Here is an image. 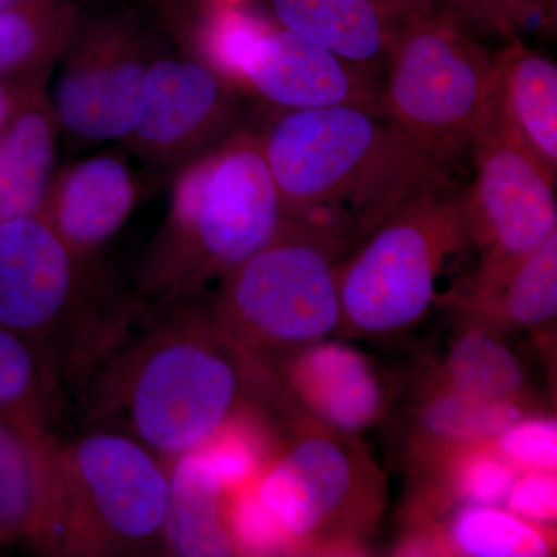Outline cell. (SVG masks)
Listing matches in <instances>:
<instances>
[{
  "label": "cell",
  "mask_w": 557,
  "mask_h": 557,
  "mask_svg": "<svg viewBox=\"0 0 557 557\" xmlns=\"http://www.w3.org/2000/svg\"><path fill=\"white\" fill-rule=\"evenodd\" d=\"M262 137L287 222L350 251L450 171L379 110H287Z\"/></svg>",
  "instance_id": "obj_1"
},
{
  "label": "cell",
  "mask_w": 557,
  "mask_h": 557,
  "mask_svg": "<svg viewBox=\"0 0 557 557\" xmlns=\"http://www.w3.org/2000/svg\"><path fill=\"white\" fill-rule=\"evenodd\" d=\"M251 359L211 314L172 310L112 362L100 406L164 463L203 448L239 413Z\"/></svg>",
  "instance_id": "obj_2"
},
{
  "label": "cell",
  "mask_w": 557,
  "mask_h": 557,
  "mask_svg": "<svg viewBox=\"0 0 557 557\" xmlns=\"http://www.w3.org/2000/svg\"><path fill=\"white\" fill-rule=\"evenodd\" d=\"M284 209L262 137L234 131L180 170L159 262L145 278L160 304H178L269 244Z\"/></svg>",
  "instance_id": "obj_3"
},
{
  "label": "cell",
  "mask_w": 557,
  "mask_h": 557,
  "mask_svg": "<svg viewBox=\"0 0 557 557\" xmlns=\"http://www.w3.org/2000/svg\"><path fill=\"white\" fill-rule=\"evenodd\" d=\"M170 468L115 428L54 442L49 508L38 552L119 556L161 547Z\"/></svg>",
  "instance_id": "obj_4"
},
{
  "label": "cell",
  "mask_w": 557,
  "mask_h": 557,
  "mask_svg": "<svg viewBox=\"0 0 557 557\" xmlns=\"http://www.w3.org/2000/svg\"><path fill=\"white\" fill-rule=\"evenodd\" d=\"M335 240L285 220L276 236L219 278L211 318L251 361L287 358L343 327Z\"/></svg>",
  "instance_id": "obj_5"
},
{
  "label": "cell",
  "mask_w": 557,
  "mask_h": 557,
  "mask_svg": "<svg viewBox=\"0 0 557 557\" xmlns=\"http://www.w3.org/2000/svg\"><path fill=\"white\" fill-rule=\"evenodd\" d=\"M493 64V54L437 5L406 14L384 61L380 113L450 171L471 149Z\"/></svg>",
  "instance_id": "obj_6"
},
{
  "label": "cell",
  "mask_w": 557,
  "mask_h": 557,
  "mask_svg": "<svg viewBox=\"0 0 557 557\" xmlns=\"http://www.w3.org/2000/svg\"><path fill=\"white\" fill-rule=\"evenodd\" d=\"M471 242L453 183L429 190L376 226L338 265L343 327L388 335L412 327L434 304L446 259Z\"/></svg>",
  "instance_id": "obj_7"
},
{
  "label": "cell",
  "mask_w": 557,
  "mask_h": 557,
  "mask_svg": "<svg viewBox=\"0 0 557 557\" xmlns=\"http://www.w3.org/2000/svg\"><path fill=\"white\" fill-rule=\"evenodd\" d=\"M57 57L50 102L60 127L87 141L126 138L157 57L141 24L127 14L78 10Z\"/></svg>",
  "instance_id": "obj_8"
},
{
  "label": "cell",
  "mask_w": 557,
  "mask_h": 557,
  "mask_svg": "<svg viewBox=\"0 0 557 557\" xmlns=\"http://www.w3.org/2000/svg\"><path fill=\"white\" fill-rule=\"evenodd\" d=\"M471 149L478 175L461 199L469 237L482 249L471 287V298H479L556 233V183L525 153L490 132L475 131Z\"/></svg>",
  "instance_id": "obj_9"
},
{
  "label": "cell",
  "mask_w": 557,
  "mask_h": 557,
  "mask_svg": "<svg viewBox=\"0 0 557 557\" xmlns=\"http://www.w3.org/2000/svg\"><path fill=\"white\" fill-rule=\"evenodd\" d=\"M236 87L199 58L163 53L153 58L126 145L149 166L182 170L236 131Z\"/></svg>",
  "instance_id": "obj_10"
},
{
  "label": "cell",
  "mask_w": 557,
  "mask_h": 557,
  "mask_svg": "<svg viewBox=\"0 0 557 557\" xmlns=\"http://www.w3.org/2000/svg\"><path fill=\"white\" fill-rule=\"evenodd\" d=\"M366 475L354 446L330 431L296 440L247 485L295 549L346 527L364 496Z\"/></svg>",
  "instance_id": "obj_11"
},
{
  "label": "cell",
  "mask_w": 557,
  "mask_h": 557,
  "mask_svg": "<svg viewBox=\"0 0 557 557\" xmlns=\"http://www.w3.org/2000/svg\"><path fill=\"white\" fill-rule=\"evenodd\" d=\"M87 267L42 218L0 223V325L53 335L78 309Z\"/></svg>",
  "instance_id": "obj_12"
},
{
  "label": "cell",
  "mask_w": 557,
  "mask_h": 557,
  "mask_svg": "<svg viewBox=\"0 0 557 557\" xmlns=\"http://www.w3.org/2000/svg\"><path fill=\"white\" fill-rule=\"evenodd\" d=\"M237 86L287 110L359 106L380 112L368 72L273 25L249 50Z\"/></svg>",
  "instance_id": "obj_13"
},
{
  "label": "cell",
  "mask_w": 557,
  "mask_h": 557,
  "mask_svg": "<svg viewBox=\"0 0 557 557\" xmlns=\"http://www.w3.org/2000/svg\"><path fill=\"white\" fill-rule=\"evenodd\" d=\"M475 131L490 132L519 149L556 183L555 62L520 42L496 54Z\"/></svg>",
  "instance_id": "obj_14"
},
{
  "label": "cell",
  "mask_w": 557,
  "mask_h": 557,
  "mask_svg": "<svg viewBox=\"0 0 557 557\" xmlns=\"http://www.w3.org/2000/svg\"><path fill=\"white\" fill-rule=\"evenodd\" d=\"M138 199L137 180L115 153L87 157L53 178L42 218L89 265L90 256L112 240Z\"/></svg>",
  "instance_id": "obj_15"
},
{
  "label": "cell",
  "mask_w": 557,
  "mask_h": 557,
  "mask_svg": "<svg viewBox=\"0 0 557 557\" xmlns=\"http://www.w3.org/2000/svg\"><path fill=\"white\" fill-rule=\"evenodd\" d=\"M295 397L322 426L355 434L386 409L387 391L375 366L355 348L319 341L285 358Z\"/></svg>",
  "instance_id": "obj_16"
},
{
  "label": "cell",
  "mask_w": 557,
  "mask_h": 557,
  "mask_svg": "<svg viewBox=\"0 0 557 557\" xmlns=\"http://www.w3.org/2000/svg\"><path fill=\"white\" fill-rule=\"evenodd\" d=\"M42 79L14 84V104L0 131V223L40 218L57 160L60 129Z\"/></svg>",
  "instance_id": "obj_17"
},
{
  "label": "cell",
  "mask_w": 557,
  "mask_h": 557,
  "mask_svg": "<svg viewBox=\"0 0 557 557\" xmlns=\"http://www.w3.org/2000/svg\"><path fill=\"white\" fill-rule=\"evenodd\" d=\"M170 468V502L161 548L175 556L236 555L230 525V490L201 449L180 456Z\"/></svg>",
  "instance_id": "obj_18"
},
{
  "label": "cell",
  "mask_w": 557,
  "mask_h": 557,
  "mask_svg": "<svg viewBox=\"0 0 557 557\" xmlns=\"http://www.w3.org/2000/svg\"><path fill=\"white\" fill-rule=\"evenodd\" d=\"M277 27L319 44L355 67L384 65L403 16L379 0H269Z\"/></svg>",
  "instance_id": "obj_19"
},
{
  "label": "cell",
  "mask_w": 557,
  "mask_h": 557,
  "mask_svg": "<svg viewBox=\"0 0 557 557\" xmlns=\"http://www.w3.org/2000/svg\"><path fill=\"white\" fill-rule=\"evenodd\" d=\"M54 440L46 424L0 413V544L38 548L49 508Z\"/></svg>",
  "instance_id": "obj_20"
},
{
  "label": "cell",
  "mask_w": 557,
  "mask_h": 557,
  "mask_svg": "<svg viewBox=\"0 0 557 557\" xmlns=\"http://www.w3.org/2000/svg\"><path fill=\"white\" fill-rule=\"evenodd\" d=\"M76 11L72 0H22L0 11V83L44 78Z\"/></svg>",
  "instance_id": "obj_21"
},
{
  "label": "cell",
  "mask_w": 557,
  "mask_h": 557,
  "mask_svg": "<svg viewBox=\"0 0 557 557\" xmlns=\"http://www.w3.org/2000/svg\"><path fill=\"white\" fill-rule=\"evenodd\" d=\"M445 376L446 387L496 401H519L527 383L515 351L500 338L497 327L480 317L454 338Z\"/></svg>",
  "instance_id": "obj_22"
},
{
  "label": "cell",
  "mask_w": 557,
  "mask_h": 557,
  "mask_svg": "<svg viewBox=\"0 0 557 557\" xmlns=\"http://www.w3.org/2000/svg\"><path fill=\"white\" fill-rule=\"evenodd\" d=\"M472 313L498 327L533 329L557 313V231L519 260L504 281L469 300Z\"/></svg>",
  "instance_id": "obj_23"
},
{
  "label": "cell",
  "mask_w": 557,
  "mask_h": 557,
  "mask_svg": "<svg viewBox=\"0 0 557 557\" xmlns=\"http://www.w3.org/2000/svg\"><path fill=\"white\" fill-rule=\"evenodd\" d=\"M449 542L460 555L472 557H542L553 552L544 527L500 505L465 504L450 520Z\"/></svg>",
  "instance_id": "obj_24"
},
{
  "label": "cell",
  "mask_w": 557,
  "mask_h": 557,
  "mask_svg": "<svg viewBox=\"0 0 557 557\" xmlns=\"http://www.w3.org/2000/svg\"><path fill=\"white\" fill-rule=\"evenodd\" d=\"M53 368L40 341L0 325V413L46 424Z\"/></svg>",
  "instance_id": "obj_25"
},
{
  "label": "cell",
  "mask_w": 557,
  "mask_h": 557,
  "mask_svg": "<svg viewBox=\"0 0 557 557\" xmlns=\"http://www.w3.org/2000/svg\"><path fill=\"white\" fill-rule=\"evenodd\" d=\"M523 417L519 401H496L445 387L421 410L424 431L446 445L491 442Z\"/></svg>",
  "instance_id": "obj_26"
},
{
  "label": "cell",
  "mask_w": 557,
  "mask_h": 557,
  "mask_svg": "<svg viewBox=\"0 0 557 557\" xmlns=\"http://www.w3.org/2000/svg\"><path fill=\"white\" fill-rule=\"evenodd\" d=\"M270 27L245 5L208 3L194 28V44L199 60L236 87L249 50Z\"/></svg>",
  "instance_id": "obj_27"
},
{
  "label": "cell",
  "mask_w": 557,
  "mask_h": 557,
  "mask_svg": "<svg viewBox=\"0 0 557 557\" xmlns=\"http://www.w3.org/2000/svg\"><path fill=\"white\" fill-rule=\"evenodd\" d=\"M448 446L457 453L449 467L453 493L467 504H504L518 469L497 453L493 440Z\"/></svg>",
  "instance_id": "obj_28"
},
{
  "label": "cell",
  "mask_w": 557,
  "mask_h": 557,
  "mask_svg": "<svg viewBox=\"0 0 557 557\" xmlns=\"http://www.w3.org/2000/svg\"><path fill=\"white\" fill-rule=\"evenodd\" d=\"M472 36L515 39L533 22L552 17L555 0H434Z\"/></svg>",
  "instance_id": "obj_29"
},
{
  "label": "cell",
  "mask_w": 557,
  "mask_h": 557,
  "mask_svg": "<svg viewBox=\"0 0 557 557\" xmlns=\"http://www.w3.org/2000/svg\"><path fill=\"white\" fill-rule=\"evenodd\" d=\"M494 448L516 469L556 471L557 424L555 418L520 417L493 440Z\"/></svg>",
  "instance_id": "obj_30"
},
{
  "label": "cell",
  "mask_w": 557,
  "mask_h": 557,
  "mask_svg": "<svg viewBox=\"0 0 557 557\" xmlns=\"http://www.w3.org/2000/svg\"><path fill=\"white\" fill-rule=\"evenodd\" d=\"M504 504L508 511L528 522L541 527L549 525L557 516L556 472H518Z\"/></svg>",
  "instance_id": "obj_31"
},
{
  "label": "cell",
  "mask_w": 557,
  "mask_h": 557,
  "mask_svg": "<svg viewBox=\"0 0 557 557\" xmlns=\"http://www.w3.org/2000/svg\"><path fill=\"white\" fill-rule=\"evenodd\" d=\"M379 2L386 5L388 10L395 11L399 16L435 7L434 0H379Z\"/></svg>",
  "instance_id": "obj_32"
},
{
  "label": "cell",
  "mask_w": 557,
  "mask_h": 557,
  "mask_svg": "<svg viewBox=\"0 0 557 557\" xmlns=\"http://www.w3.org/2000/svg\"><path fill=\"white\" fill-rule=\"evenodd\" d=\"M14 104V86L0 83V131L5 126Z\"/></svg>",
  "instance_id": "obj_33"
},
{
  "label": "cell",
  "mask_w": 557,
  "mask_h": 557,
  "mask_svg": "<svg viewBox=\"0 0 557 557\" xmlns=\"http://www.w3.org/2000/svg\"><path fill=\"white\" fill-rule=\"evenodd\" d=\"M153 2L159 3L161 7H166V9H171L172 11H183V0H153Z\"/></svg>",
  "instance_id": "obj_34"
},
{
  "label": "cell",
  "mask_w": 557,
  "mask_h": 557,
  "mask_svg": "<svg viewBox=\"0 0 557 557\" xmlns=\"http://www.w3.org/2000/svg\"><path fill=\"white\" fill-rule=\"evenodd\" d=\"M247 0H207V3H228V5H245Z\"/></svg>",
  "instance_id": "obj_35"
},
{
  "label": "cell",
  "mask_w": 557,
  "mask_h": 557,
  "mask_svg": "<svg viewBox=\"0 0 557 557\" xmlns=\"http://www.w3.org/2000/svg\"><path fill=\"white\" fill-rule=\"evenodd\" d=\"M22 2V0H0V11L10 9V7L16 5V3Z\"/></svg>",
  "instance_id": "obj_36"
}]
</instances>
